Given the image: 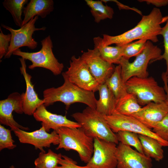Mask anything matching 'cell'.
Returning <instances> with one entry per match:
<instances>
[{"label": "cell", "mask_w": 168, "mask_h": 168, "mask_svg": "<svg viewBox=\"0 0 168 168\" xmlns=\"http://www.w3.org/2000/svg\"><path fill=\"white\" fill-rule=\"evenodd\" d=\"M55 131L59 139L56 150H74L82 161L86 164L88 162L93 153L94 139L87 135L81 127H63Z\"/></svg>", "instance_id": "obj_4"}, {"label": "cell", "mask_w": 168, "mask_h": 168, "mask_svg": "<svg viewBox=\"0 0 168 168\" xmlns=\"http://www.w3.org/2000/svg\"><path fill=\"white\" fill-rule=\"evenodd\" d=\"M166 77H167L168 81V75L167 76H166Z\"/></svg>", "instance_id": "obj_39"}, {"label": "cell", "mask_w": 168, "mask_h": 168, "mask_svg": "<svg viewBox=\"0 0 168 168\" xmlns=\"http://www.w3.org/2000/svg\"><path fill=\"white\" fill-rule=\"evenodd\" d=\"M64 80L63 84L57 88L46 89L43 92L44 105L48 106L57 102L64 104L66 109L75 103H80L96 109L97 100L94 92L81 88L70 82L66 77L62 75Z\"/></svg>", "instance_id": "obj_2"}, {"label": "cell", "mask_w": 168, "mask_h": 168, "mask_svg": "<svg viewBox=\"0 0 168 168\" xmlns=\"http://www.w3.org/2000/svg\"><path fill=\"white\" fill-rule=\"evenodd\" d=\"M71 82L83 89L95 92L98 91L99 84L93 76L81 57L72 56L68 70L62 73Z\"/></svg>", "instance_id": "obj_10"}, {"label": "cell", "mask_w": 168, "mask_h": 168, "mask_svg": "<svg viewBox=\"0 0 168 168\" xmlns=\"http://www.w3.org/2000/svg\"><path fill=\"white\" fill-rule=\"evenodd\" d=\"M152 131L161 138L168 142V114L155 126Z\"/></svg>", "instance_id": "obj_32"}, {"label": "cell", "mask_w": 168, "mask_h": 168, "mask_svg": "<svg viewBox=\"0 0 168 168\" xmlns=\"http://www.w3.org/2000/svg\"><path fill=\"white\" fill-rule=\"evenodd\" d=\"M59 165V166L56 168H91L86 165L84 166H78L76 161L65 155H62Z\"/></svg>", "instance_id": "obj_34"}, {"label": "cell", "mask_w": 168, "mask_h": 168, "mask_svg": "<svg viewBox=\"0 0 168 168\" xmlns=\"http://www.w3.org/2000/svg\"><path fill=\"white\" fill-rule=\"evenodd\" d=\"M15 135L21 143L34 146L35 149L44 151L43 148L49 147L51 144L58 145L59 136L55 130L49 133L42 126L39 129L28 132L20 129L14 131Z\"/></svg>", "instance_id": "obj_14"}, {"label": "cell", "mask_w": 168, "mask_h": 168, "mask_svg": "<svg viewBox=\"0 0 168 168\" xmlns=\"http://www.w3.org/2000/svg\"><path fill=\"white\" fill-rule=\"evenodd\" d=\"M101 1L103 2L106 3L108 2H114L116 3V4L118 6L119 8L120 9H126V10H129L131 9L136 12H137L139 13V14L142 15L141 12L139 11L138 10L134 8H131L128 6L123 5L121 3H120L119 2H118L116 0H101Z\"/></svg>", "instance_id": "obj_36"}, {"label": "cell", "mask_w": 168, "mask_h": 168, "mask_svg": "<svg viewBox=\"0 0 168 168\" xmlns=\"http://www.w3.org/2000/svg\"><path fill=\"white\" fill-rule=\"evenodd\" d=\"M62 156L61 153H56L50 149L47 152L41 151L34 161L35 168H56Z\"/></svg>", "instance_id": "obj_26"}, {"label": "cell", "mask_w": 168, "mask_h": 168, "mask_svg": "<svg viewBox=\"0 0 168 168\" xmlns=\"http://www.w3.org/2000/svg\"><path fill=\"white\" fill-rule=\"evenodd\" d=\"M38 19L36 16L20 28L15 29L9 26L1 24V26L9 30L11 35V39L7 53L4 58H9L13 52L22 47H27L29 49H34L37 47V42L32 37L34 32L38 30H45L46 27L40 28L35 27V23Z\"/></svg>", "instance_id": "obj_9"}, {"label": "cell", "mask_w": 168, "mask_h": 168, "mask_svg": "<svg viewBox=\"0 0 168 168\" xmlns=\"http://www.w3.org/2000/svg\"><path fill=\"white\" fill-rule=\"evenodd\" d=\"M102 38L100 36L93 39L94 48L96 49L101 57L112 64H119L123 57V46H104L102 44Z\"/></svg>", "instance_id": "obj_21"}, {"label": "cell", "mask_w": 168, "mask_h": 168, "mask_svg": "<svg viewBox=\"0 0 168 168\" xmlns=\"http://www.w3.org/2000/svg\"><path fill=\"white\" fill-rule=\"evenodd\" d=\"M144 153L159 161L164 157L162 145L156 139L146 135L138 134Z\"/></svg>", "instance_id": "obj_22"}, {"label": "cell", "mask_w": 168, "mask_h": 168, "mask_svg": "<svg viewBox=\"0 0 168 168\" xmlns=\"http://www.w3.org/2000/svg\"><path fill=\"white\" fill-rule=\"evenodd\" d=\"M99 99L97 100L96 110L104 115H109L115 110L117 100L105 83L100 84L98 91Z\"/></svg>", "instance_id": "obj_20"}, {"label": "cell", "mask_w": 168, "mask_h": 168, "mask_svg": "<svg viewBox=\"0 0 168 168\" xmlns=\"http://www.w3.org/2000/svg\"><path fill=\"white\" fill-rule=\"evenodd\" d=\"M40 42L42 47L39 51L34 52H25L19 49L14 51L13 55L30 61L32 64L28 66L30 69L43 68L49 70L55 75L60 74L64 65L58 61L54 54L53 43L50 36H48Z\"/></svg>", "instance_id": "obj_7"}, {"label": "cell", "mask_w": 168, "mask_h": 168, "mask_svg": "<svg viewBox=\"0 0 168 168\" xmlns=\"http://www.w3.org/2000/svg\"><path fill=\"white\" fill-rule=\"evenodd\" d=\"M163 21L160 10L154 7L149 14L143 16L137 25L131 30L116 36L103 34L102 44L104 46L115 44L122 46L137 40L157 42L162 28L161 25Z\"/></svg>", "instance_id": "obj_1"}, {"label": "cell", "mask_w": 168, "mask_h": 168, "mask_svg": "<svg viewBox=\"0 0 168 168\" xmlns=\"http://www.w3.org/2000/svg\"><path fill=\"white\" fill-rule=\"evenodd\" d=\"M87 65L92 75L99 83H105L113 72L115 68L113 64L105 60L97 50L88 49L80 56Z\"/></svg>", "instance_id": "obj_13"}, {"label": "cell", "mask_w": 168, "mask_h": 168, "mask_svg": "<svg viewBox=\"0 0 168 168\" xmlns=\"http://www.w3.org/2000/svg\"><path fill=\"white\" fill-rule=\"evenodd\" d=\"M0 59L7 54L11 39V34L6 35L3 33L0 27Z\"/></svg>", "instance_id": "obj_33"}, {"label": "cell", "mask_w": 168, "mask_h": 168, "mask_svg": "<svg viewBox=\"0 0 168 168\" xmlns=\"http://www.w3.org/2000/svg\"><path fill=\"white\" fill-rule=\"evenodd\" d=\"M33 115L37 121L41 122L42 126L48 133L50 129L56 131L63 127L70 128L81 127L77 122L67 119L66 115L57 114L48 111L44 104L37 108Z\"/></svg>", "instance_id": "obj_16"}, {"label": "cell", "mask_w": 168, "mask_h": 168, "mask_svg": "<svg viewBox=\"0 0 168 168\" xmlns=\"http://www.w3.org/2000/svg\"><path fill=\"white\" fill-rule=\"evenodd\" d=\"M164 21L166 23L165 26L162 28L160 35L163 38L164 51L163 54L156 61L164 59L166 62V70L165 72L166 76L168 75V16L164 19Z\"/></svg>", "instance_id": "obj_31"}, {"label": "cell", "mask_w": 168, "mask_h": 168, "mask_svg": "<svg viewBox=\"0 0 168 168\" xmlns=\"http://www.w3.org/2000/svg\"><path fill=\"white\" fill-rule=\"evenodd\" d=\"M86 4L91 9V12L97 23L107 19H111L114 13L113 9L107 5H104L101 1L85 0Z\"/></svg>", "instance_id": "obj_25"}, {"label": "cell", "mask_w": 168, "mask_h": 168, "mask_svg": "<svg viewBox=\"0 0 168 168\" xmlns=\"http://www.w3.org/2000/svg\"><path fill=\"white\" fill-rule=\"evenodd\" d=\"M116 145L98 138H94L93 153L86 165L91 168H116Z\"/></svg>", "instance_id": "obj_11"}, {"label": "cell", "mask_w": 168, "mask_h": 168, "mask_svg": "<svg viewBox=\"0 0 168 168\" xmlns=\"http://www.w3.org/2000/svg\"><path fill=\"white\" fill-rule=\"evenodd\" d=\"M167 114L168 107L165 101L160 103L151 102L142 107L138 112L131 116L151 129Z\"/></svg>", "instance_id": "obj_17"}, {"label": "cell", "mask_w": 168, "mask_h": 168, "mask_svg": "<svg viewBox=\"0 0 168 168\" xmlns=\"http://www.w3.org/2000/svg\"><path fill=\"white\" fill-rule=\"evenodd\" d=\"M115 134L119 142L125 145L133 147L138 152L144 154L138 134L127 131H119Z\"/></svg>", "instance_id": "obj_28"}, {"label": "cell", "mask_w": 168, "mask_h": 168, "mask_svg": "<svg viewBox=\"0 0 168 168\" xmlns=\"http://www.w3.org/2000/svg\"><path fill=\"white\" fill-rule=\"evenodd\" d=\"M10 168H16L14 166L12 165L11 166H10Z\"/></svg>", "instance_id": "obj_38"}, {"label": "cell", "mask_w": 168, "mask_h": 168, "mask_svg": "<svg viewBox=\"0 0 168 168\" xmlns=\"http://www.w3.org/2000/svg\"><path fill=\"white\" fill-rule=\"evenodd\" d=\"M19 60L21 65L20 72L24 77L26 85V92L22 93L23 113L29 115H33L37 108L44 104V101L39 98L34 90V85L31 82L32 77L26 71V59L21 58Z\"/></svg>", "instance_id": "obj_18"}, {"label": "cell", "mask_w": 168, "mask_h": 168, "mask_svg": "<svg viewBox=\"0 0 168 168\" xmlns=\"http://www.w3.org/2000/svg\"><path fill=\"white\" fill-rule=\"evenodd\" d=\"M161 50L149 40L147 41L142 52L130 62L129 59L122 57L119 64L121 66V74L123 81L126 82L131 78L148 77L147 71L148 64L156 61L161 55Z\"/></svg>", "instance_id": "obj_5"}, {"label": "cell", "mask_w": 168, "mask_h": 168, "mask_svg": "<svg viewBox=\"0 0 168 168\" xmlns=\"http://www.w3.org/2000/svg\"><path fill=\"white\" fill-rule=\"evenodd\" d=\"M147 40H140L123 45V57L128 59L133 57H136L144 50Z\"/></svg>", "instance_id": "obj_29"}, {"label": "cell", "mask_w": 168, "mask_h": 168, "mask_svg": "<svg viewBox=\"0 0 168 168\" xmlns=\"http://www.w3.org/2000/svg\"><path fill=\"white\" fill-rule=\"evenodd\" d=\"M11 129L6 128L1 124L0 125V151L5 148L13 149L16 147L12 139Z\"/></svg>", "instance_id": "obj_30"}, {"label": "cell", "mask_w": 168, "mask_h": 168, "mask_svg": "<svg viewBox=\"0 0 168 168\" xmlns=\"http://www.w3.org/2000/svg\"><path fill=\"white\" fill-rule=\"evenodd\" d=\"M105 83L117 100L127 93L125 83L121 74V66H116L111 75L106 80Z\"/></svg>", "instance_id": "obj_24"}, {"label": "cell", "mask_w": 168, "mask_h": 168, "mask_svg": "<svg viewBox=\"0 0 168 168\" xmlns=\"http://www.w3.org/2000/svg\"><path fill=\"white\" fill-rule=\"evenodd\" d=\"M140 2H145L147 4H151L157 7L165 6L168 4V0H139Z\"/></svg>", "instance_id": "obj_35"}, {"label": "cell", "mask_w": 168, "mask_h": 168, "mask_svg": "<svg viewBox=\"0 0 168 168\" xmlns=\"http://www.w3.org/2000/svg\"><path fill=\"white\" fill-rule=\"evenodd\" d=\"M128 93L133 94L140 105L151 102H165L166 94L164 87L159 86L152 77L141 78L133 77L125 83Z\"/></svg>", "instance_id": "obj_6"}, {"label": "cell", "mask_w": 168, "mask_h": 168, "mask_svg": "<svg viewBox=\"0 0 168 168\" xmlns=\"http://www.w3.org/2000/svg\"><path fill=\"white\" fill-rule=\"evenodd\" d=\"M72 116L89 137L119 144L116 134L111 130L103 115L96 109L87 106L82 112L74 113Z\"/></svg>", "instance_id": "obj_3"}, {"label": "cell", "mask_w": 168, "mask_h": 168, "mask_svg": "<svg viewBox=\"0 0 168 168\" xmlns=\"http://www.w3.org/2000/svg\"><path fill=\"white\" fill-rule=\"evenodd\" d=\"M54 10V2L52 0H30L23 9L24 18L22 26L36 16L45 18Z\"/></svg>", "instance_id": "obj_19"}, {"label": "cell", "mask_w": 168, "mask_h": 168, "mask_svg": "<svg viewBox=\"0 0 168 168\" xmlns=\"http://www.w3.org/2000/svg\"><path fill=\"white\" fill-rule=\"evenodd\" d=\"M28 0H4L2 4L5 9L11 14L15 24L21 27L23 20L22 15L25 5Z\"/></svg>", "instance_id": "obj_27"}, {"label": "cell", "mask_w": 168, "mask_h": 168, "mask_svg": "<svg viewBox=\"0 0 168 168\" xmlns=\"http://www.w3.org/2000/svg\"><path fill=\"white\" fill-rule=\"evenodd\" d=\"M117 146L116 168H152L151 158L119 142Z\"/></svg>", "instance_id": "obj_15"}, {"label": "cell", "mask_w": 168, "mask_h": 168, "mask_svg": "<svg viewBox=\"0 0 168 168\" xmlns=\"http://www.w3.org/2000/svg\"><path fill=\"white\" fill-rule=\"evenodd\" d=\"M103 116L109 126L114 133L121 131H130L154 138L163 147H168V142L161 138L151 129L134 117L122 114L115 110L111 115H103Z\"/></svg>", "instance_id": "obj_8"}, {"label": "cell", "mask_w": 168, "mask_h": 168, "mask_svg": "<svg viewBox=\"0 0 168 168\" xmlns=\"http://www.w3.org/2000/svg\"><path fill=\"white\" fill-rule=\"evenodd\" d=\"M142 108L136 96L127 92L117 100L115 111L122 114L131 116L138 112Z\"/></svg>", "instance_id": "obj_23"}, {"label": "cell", "mask_w": 168, "mask_h": 168, "mask_svg": "<svg viewBox=\"0 0 168 168\" xmlns=\"http://www.w3.org/2000/svg\"><path fill=\"white\" fill-rule=\"evenodd\" d=\"M161 77L164 84L163 87L166 94V99L165 102L168 107V81L165 72L162 73Z\"/></svg>", "instance_id": "obj_37"}, {"label": "cell", "mask_w": 168, "mask_h": 168, "mask_svg": "<svg viewBox=\"0 0 168 168\" xmlns=\"http://www.w3.org/2000/svg\"><path fill=\"white\" fill-rule=\"evenodd\" d=\"M23 97L22 93L14 92L10 94L7 98L0 101V123L11 128L14 131L20 129L24 130L29 129L18 124L14 119L12 114L15 111L18 114L23 113Z\"/></svg>", "instance_id": "obj_12"}]
</instances>
